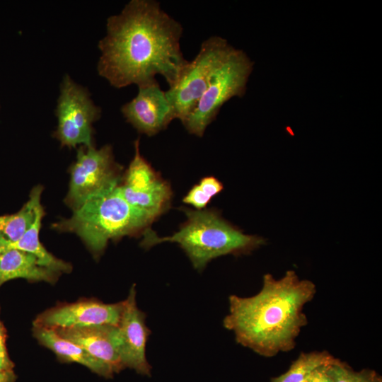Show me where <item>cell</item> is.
I'll use <instances>...</instances> for the list:
<instances>
[{
	"label": "cell",
	"mask_w": 382,
	"mask_h": 382,
	"mask_svg": "<svg viewBox=\"0 0 382 382\" xmlns=\"http://www.w3.org/2000/svg\"><path fill=\"white\" fill-rule=\"evenodd\" d=\"M100 40L98 71L115 88L139 86L162 76L169 88L187 63L180 49L181 24L154 0H132L109 17Z\"/></svg>",
	"instance_id": "6da1fadb"
},
{
	"label": "cell",
	"mask_w": 382,
	"mask_h": 382,
	"mask_svg": "<svg viewBox=\"0 0 382 382\" xmlns=\"http://www.w3.org/2000/svg\"><path fill=\"white\" fill-rule=\"evenodd\" d=\"M316 291L312 281L300 279L294 270L278 279L265 274L256 294L228 297L223 325L234 334L237 343L260 356L272 357L291 351L308 323L303 308Z\"/></svg>",
	"instance_id": "7a4b0ae2"
},
{
	"label": "cell",
	"mask_w": 382,
	"mask_h": 382,
	"mask_svg": "<svg viewBox=\"0 0 382 382\" xmlns=\"http://www.w3.org/2000/svg\"><path fill=\"white\" fill-rule=\"evenodd\" d=\"M181 209L187 219L177 231L160 237L147 228L142 234L140 245L149 249L161 243H175L184 250L193 267L202 271L216 257L247 255L265 244V238L245 233L216 209Z\"/></svg>",
	"instance_id": "3957f363"
},
{
	"label": "cell",
	"mask_w": 382,
	"mask_h": 382,
	"mask_svg": "<svg viewBox=\"0 0 382 382\" xmlns=\"http://www.w3.org/2000/svg\"><path fill=\"white\" fill-rule=\"evenodd\" d=\"M118 186L86 201L71 217L53 224L52 228L76 233L96 256L110 240L143 234L153 221L124 199Z\"/></svg>",
	"instance_id": "277c9868"
},
{
	"label": "cell",
	"mask_w": 382,
	"mask_h": 382,
	"mask_svg": "<svg viewBox=\"0 0 382 382\" xmlns=\"http://www.w3.org/2000/svg\"><path fill=\"white\" fill-rule=\"evenodd\" d=\"M253 62L241 50L231 45L212 74L208 86L194 111L183 123L191 134L202 137L222 105L244 95Z\"/></svg>",
	"instance_id": "5b68a950"
},
{
	"label": "cell",
	"mask_w": 382,
	"mask_h": 382,
	"mask_svg": "<svg viewBox=\"0 0 382 382\" xmlns=\"http://www.w3.org/2000/svg\"><path fill=\"white\" fill-rule=\"evenodd\" d=\"M231 45L220 36L203 41L195 57L185 65L175 83L166 91L176 119L182 123L194 111L210 78Z\"/></svg>",
	"instance_id": "8992f818"
},
{
	"label": "cell",
	"mask_w": 382,
	"mask_h": 382,
	"mask_svg": "<svg viewBox=\"0 0 382 382\" xmlns=\"http://www.w3.org/2000/svg\"><path fill=\"white\" fill-rule=\"evenodd\" d=\"M121 170L110 145L98 149L94 146H81L70 169L65 203L74 211L90 199L116 187L122 179Z\"/></svg>",
	"instance_id": "52a82bcc"
},
{
	"label": "cell",
	"mask_w": 382,
	"mask_h": 382,
	"mask_svg": "<svg viewBox=\"0 0 382 382\" xmlns=\"http://www.w3.org/2000/svg\"><path fill=\"white\" fill-rule=\"evenodd\" d=\"M101 110L95 105L88 90L68 75L64 76L57 100V127L54 137L62 146L93 144V124L100 117Z\"/></svg>",
	"instance_id": "ba28073f"
},
{
	"label": "cell",
	"mask_w": 382,
	"mask_h": 382,
	"mask_svg": "<svg viewBox=\"0 0 382 382\" xmlns=\"http://www.w3.org/2000/svg\"><path fill=\"white\" fill-rule=\"evenodd\" d=\"M117 325L118 351L124 369L150 376L151 366L146 357V347L150 330L146 325V314L137 305L136 289L133 284Z\"/></svg>",
	"instance_id": "9c48e42d"
},
{
	"label": "cell",
	"mask_w": 382,
	"mask_h": 382,
	"mask_svg": "<svg viewBox=\"0 0 382 382\" xmlns=\"http://www.w3.org/2000/svg\"><path fill=\"white\" fill-rule=\"evenodd\" d=\"M123 303V301L105 303L86 299L57 305L38 315L33 321V327L62 329L97 325H118Z\"/></svg>",
	"instance_id": "30bf717a"
},
{
	"label": "cell",
	"mask_w": 382,
	"mask_h": 382,
	"mask_svg": "<svg viewBox=\"0 0 382 382\" xmlns=\"http://www.w3.org/2000/svg\"><path fill=\"white\" fill-rule=\"evenodd\" d=\"M138 88L137 95L122 106L121 112L139 132L151 137L176 119L175 110L156 80Z\"/></svg>",
	"instance_id": "8fae6325"
},
{
	"label": "cell",
	"mask_w": 382,
	"mask_h": 382,
	"mask_svg": "<svg viewBox=\"0 0 382 382\" xmlns=\"http://www.w3.org/2000/svg\"><path fill=\"white\" fill-rule=\"evenodd\" d=\"M134 144V157L118 187L122 196L132 207L142 209L158 202L171 187L141 156L139 140L137 139Z\"/></svg>",
	"instance_id": "7c38bea8"
},
{
	"label": "cell",
	"mask_w": 382,
	"mask_h": 382,
	"mask_svg": "<svg viewBox=\"0 0 382 382\" xmlns=\"http://www.w3.org/2000/svg\"><path fill=\"white\" fill-rule=\"evenodd\" d=\"M54 330L64 338L81 346L114 374L124 369L118 351L117 325H97Z\"/></svg>",
	"instance_id": "4fadbf2b"
},
{
	"label": "cell",
	"mask_w": 382,
	"mask_h": 382,
	"mask_svg": "<svg viewBox=\"0 0 382 382\" xmlns=\"http://www.w3.org/2000/svg\"><path fill=\"white\" fill-rule=\"evenodd\" d=\"M59 275L42 265L31 253L16 248L0 252V286L7 281L18 278L54 283Z\"/></svg>",
	"instance_id": "5bb4252c"
},
{
	"label": "cell",
	"mask_w": 382,
	"mask_h": 382,
	"mask_svg": "<svg viewBox=\"0 0 382 382\" xmlns=\"http://www.w3.org/2000/svg\"><path fill=\"white\" fill-rule=\"evenodd\" d=\"M33 334L41 345L51 349L59 359L83 365L107 378L113 376L114 373L109 367L93 358L79 345L59 335L55 330L33 327Z\"/></svg>",
	"instance_id": "9a60e30c"
},
{
	"label": "cell",
	"mask_w": 382,
	"mask_h": 382,
	"mask_svg": "<svg viewBox=\"0 0 382 382\" xmlns=\"http://www.w3.org/2000/svg\"><path fill=\"white\" fill-rule=\"evenodd\" d=\"M42 187L36 185L29 199L17 212L0 215V252L18 241L33 224L37 207L41 204Z\"/></svg>",
	"instance_id": "2e32d148"
},
{
	"label": "cell",
	"mask_w": 382,
	"mask_h": 382,
	"mask_svg": "<svg viewBox=\"0 0 382 382\" xmlns=\"http://www.w3.org/2000/svg\"><path fill=\"white\" fill-rule=\"evenodd\" d=\"M44 214L43 207L40 204L37 208L33 224L18 241L9 245L6 249L16 248L31 253L37 257L42 265L60 274L62 272H69L71 271V265L49 253L40 241L39 233Z\"/></svg>",
	"instance_id": "e0dca14e"
},
{
	"label": "cell",
	"mask_w": 382,
	"mask_h": 382,
	"mask_svg": "<svg viewBox=\"0 0 382 382\" xmlns=\"http://www.w3.org/2000/svg\"><path fill=\"white\" fill-rule=\"evenodd\" d=\"M338 360L326 350L301 352L287 371L272 378L270 382H303L317 369Z\"/></svg>",
	"instance_id": "ac0fdd59"
},
{
	"label": "cell",
	"mask_w": 382,
	"mask_h": 382,
	"mask_svg": "<svg viewBox=\"0 0 382 382\" xmlns=\"http://www.w3.org/2000/svg\"><path fill=\"white\" fill-rule=\"evenodd\" d=\"M224 189L222 183L214 176H206L193 185L184 196L183 202L197 210L206 209L212 199Z\"/></svg>",
	"instance_id": "d6986e66"
},
{
	"label": "cell",
	"mask_w": 382,
	"mask_h": 382,
	"mask_svg": "<svg viewBox=\"0 0 382 382\" xmlns=\"http://www.w3.org/2000/svg\"><path fill=\"white\" fill-rule=\"evenodd\" d=\"M329 382H382L381 376L374 370L354 371L340 359L327 367Z\"/></svg>",
	"instance_id": "ffe728a7"
},
{
	"label": "cell",
	"mask_w": 382,
	"mask_h": 382,
	"mask_svg": "<svg viewBox=\"0 0 382 382\" xmlns=\"http://www.w3.org/2000/svg\"><path fill=\"white\" fill-rule=\"evenodd\" d=\"M6 331L0 320V369L13 371L14 364L11 360L6 347Z\"/></svg>",
	"instance_id": "44dd1931"
},
{
	"label": "cell",
	"mask_w": 382,
	"mask_h": 382,
	"mask_svg": "<svg viewBox=\"0 0 382 382\" xmlns=\"http://www.w3.org/2000/svg\"><path fill=\"white\" fill-rule=\"evenodd\" d=\"M329 365L321 366L315 370L311 375L303 382H329L326 370Z\"/></svg>",
	"instance_id": "7402d4cb"
},
{
	"label": "cell",
	"mask_w": 382,
	"mask_h": 382,
	"mask_svg": "<svg viewBox=\"0 0 382 382\" xmlns=\"http://www.w3.org/2000/svg\"><path fill=\"white\" fill-rule=\"evenodd\" d=\"M15 379L14 371H4L0 369V382H14Z\"/></svg>",
	"instance_id": "603a6c76"
}]
</instances>
